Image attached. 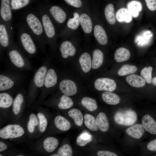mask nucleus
Listing matches in <instances>:
<instances>
[{
  "mask_svg": "<svg viewBox=\"0 0 156 156\" xmlns=\"http://www.w3.org/2000/svg\"><path fill=\"white\" fill-rule=\"evenodd\" d=\"M137 115L134 111L131 109L117 112L114 116L115 121L117 124L124 126H130L136 121Z\"/></svg>",
  "mask_w": 156,
  "mask_h": 156,
  "instance_id": "nucleus-1",
  "label": "nucleus"
},
{
  "mask_svg": "<svg viewBox=\"0 0 156 156\" xmlns=\"http://www.w3.org/2000/svg\"><path fill=\"white\" fill-rule=\"evenodd\" d=\"M58 144V140L52 137L47 138L44 140L43 143L44 149L48 153L53 152L57 147Z\"/></svg>",
  "mask_w": 156,
  "mask_h": 156,
  "instance_id": "nucleus-26",
  "label": "nucleus"
},
{
  "mask_svg": "<svg viewBox=\"0 0 156 156\" xmlns=\"http://www.w3.org/2000/svg\"><path fill=\"white\" fill-rule=\"evenodd\" d=\"M80 23L84 32L87 34L91 32L92 25L90 17L86 13H83L79 16Z\"/></svg>",
  "mask_w": 156,
  "mask_h": 156,
  "instance_id": "nucleus-16",
  "label": "nucleus"
},
{
  "mask_svg": "<svg viewBox=\"0 0 156 156\" xmlns=\"http://www.w3.org/2000/svg\"><path fill=\"white\" fill-rule=\"evenodd\" d=\"M12 97L8 94L2 92L0 93V107L6 108L10 107L12 104Z\"/></svg>",
  "mask_w": 156,
  "mask_h": 156,
  "instance_id": "nucleus-32",
  "label": "nucleus"
},
{
  "mask_svg": "<svg viewBox=\"0 0 156 156\" xmlns=\"http://www.w3.org/2000/svg\"><path fill=\"white\" fill-rule=\"evenodd\" d=\"M148 149L151 151H156V139L149 142L147 145Z\"/></svg>",
  "mask_w": 156,
  "mask_h": 156,
  "instance_id": "nucleus-48",
  "label": "nucleus"
},
{
  "mask_svg": "<svg viewBox=\"0 0 156 156\" xmlns=\"http://www.w3.org/2000/svg\"><path fill=\"white\" fill-rule=\"evenodd\" d=\"M14 82L9 77L4 75H0V91H3L11 88L14 85Z\"/></svg>",
  "mask_w": 156,
  "mask_h": 156,
  "instance_id": "nucleus-34",
  "label": "nucleus"
},
{
  "mask_svg": "<svg viewBox=\"0 0 156 156\" xmlns=\"http://www.w3.org/2000/svg\"><path fill=\"white\" fill-rule=\"evenodd\" d=\"M95 88L99 91L112 92L116 89V84L113 80L107 78H100L96 80L94 83Z\"/></svg>",
  "mask_w": 156,
  "mask_h": 156,
  "instance_id": "nucleus-3",
  "label": "nucleus"
},
{
  "mask_svg": "<svg viewBox=\"0 0 156 156\" xmlns=\"http://www.w3.org/2000/svg\"><path fill=\"white\" fill-rule=\"evenodd\" d=\"M20 40L25 50L30 54L34 53L36 50L35 45L30 35L23 33L20 36Z\"/></svg>",
  "mask_w": 156,
  "mask_h": 156,
  "instance_id": "nucleus-6",
  "label": "nucleus"
},
{
  "mask_svg": "<svg viewBox=\"0 0 156 156\" xmlns=\"http://www.w3.org/2000/svg\"><path fill=\"white\" fill-rule=\"evenodd\" d=\"M142 125L145 130L152 134H156V122L149 115L144 116L142 119Z\"/></svg>",
  "mask_w": 156,
  "mask_h": 156,
  "instance_id": "nucleus-9",
  "label": "nucleus"
},
{
  "mask_svg": "<svg viewBox=\"0 0 156 156\" xmlns=\"http://www.w3.org/2000/svg\"><path fill=\"white\" fill-rule=\"evenodd\" d=\"M92 135L88 132L84 131L77 137L76 142L78 145L83 146L92 141Z\"/></svg>",
  "mask_w": 156,
  "mask_h": 156,
  "instance_id": "nucleus-31",
  "label": "nucleus"
},
{
  "mask_svg": "<svg viewBox=\"0 0 156 156\" xmlns=\"http://www.w3.org/2000/svg\"><path fill=\"white\" fill-rule=\"evenodd\" d=\"M59 88L64 94L68 96L74 95L77 91V87L75 83L69 79H64L59 84Z\"/></svg>",
  "mask_w": 156,
  "mask_h": 156,
  "instance_id": "nucleus-5",
  "label": "nucleus"
},
{
  "mask_svg": "<svg viewBox=\"0 0 156 156\" xmlns=\"http://www.w3.org/2000/svg\"><path fill=\"white\" fill-rule=\"evenodd\" d=\"M57 153L59 156H71L73 150L69 145L65 144L58 149Z\"/></svg>",
  "mask_w": 156,
  "mask_h": 156,
  "instance_id": "nucleus-41",
  "label": "nucleus"
},
{
  "mask_svg": "<svg viewBox=\"0 0 156 156\" xmlns=\"http://www.w3.org/2000/svg\"><path fill=\"white\" fill-rule=\"evenodd\" d=\"M103 60V54L102 51L98 49H94L93 52L92 67L93 69H96L102 65Z\"/></svg>",
  "mask_w": 156,
  "mask_h": 156,
  "instance_id": "nucleus-25",
  "label": "nucleus"
},
{
  "mask_svg": "<svg viewBox=\"0 0 156 156\" xmlns=\"http://www.w3.org/2000/svg\"><path fill=\"white\" fill-rule=\"evenodd\" d=\"M38 125V122L36 116L34 114H31L29 116L27 126L29 131L30 133H33L35 127L37 126Z\"/></svg>",
  "mask_w": 156,
  "mask_h": 156,
  "instance_id": "nucleus-43",
  "label": "nucleus"
},
{
  "mask_svg": "<svg viewBox=\"0 0 156 156\" xmlns=\"http://www.w3.org/2000/svg\"><path fill=\"white\" fill-rule=\"evenodd\" d=\"M102 97L104 102L110 105H117L120 101V98L118 95L110 92H103L102 95Z\"/></svg>",
  "mask_w": 156,
  "mask_h": 156,
  "instance_id": "nucleus-23",
  "label": "nucleus"
},
{
  "mask_svg": "<svg viewBox=\"0 0 156 156\" xmlns=\"http://www.w3.org/2000/svg\"><path fill=\"white\" fill-rule=\"evenodd\" d=\"M51 156H59V155L57 153H54L52 154Z\"/></svg>",
  "mask_w": 156,
  "mask_h": 156,
  "instance_id": "nucleus-51",
  "label": "nucleus"
},
{
  "mask_svg": "<svg viewBox=\"0 0 156 156\" xmlns=\"http://www.w3.org/2000/svg\"><path fill=\"white\" fill-rule=\"evenodd\" d=\"M137 67L133 65L125 64L122 66L118 72V75L120 76L132 74L137 70Z\"/></svg>",
  "mask_w": 156,
  "mask_h": 156,
  "instance_id": "nucleus-35",
  "label": "nucleus"
},
{
  "mask_svg": "<svg viewBox=\"0 0 156 156\" xmlns=\"http://www.w3.org/2000/svg\"><path fill=\"white\" fill-rule=\"evenodd\" d=\"M73 104V102L72 99L68 96L64 94L61 96L58 106L60 109H65L70 108Z\"/></svg>",
  "mask_w": 156,
  "mask_h": 156,
  "instance_id": "nucleus-36",
  "label": "nucleus"
},
{
  "mask_svg": "<svg viewBox=\"0 0 156 156\" xmlns=\"http://www.w3.org/2000/svg\"><path fill=\"white\" fill-rule=\"evenodd\" d=\"M84 123L88 129L92 131H96L98 130L96 119L94 116L86 114L84 116Z\"/></svg>",
  "mask_w": 156,
  "mask_h": 156,
  "instance_id": "nucleus-30",
  "label": "nucleus"
},
{
  "mask_svg": "<svg viewBox=\"0 0 156 156\" xmlns=\"http://www.w3.org/2000/svg\"><path fill=\"white\" fill-rule=\"evenodd\" d=\"M23 101V97L21 94H18L12 103V110L15 115L18 114L20 112L21 106Z\"/></svg>",
  "mask_w": 156,
  "mask_h": 156,
  "instance_id": "nucleus-37",
  "label": "nucleus"
},
{
  "mask_svg": "<svg viewBox=\"0 0 156 156\" xmlns=\"http://www.w3.org/2000/svg\"><path fill=\"white\" fill-rule=\"evenodd\" d=\"M68 114L73 120L76 125L78 126L82 125L83 117L80 110L77 108L72 109L68 112Z\"/></svg>",
  "mask_w": 156,
  "mask_h": 156,
  "instance_id": "nucleus-28",
  "label": "nucleus"
},
{
  "mask_svg": "<svg viewBox=\"0 0 156 156\" xmlns=\"http://www.w3.org/2000/svg\"><path fill=\"white\" fill-rule=\"evenodd\" d=\"M96 119L99 129L103 132L107 131L109 128V123L105 114L103 112H100L97 115Z\"/></svg>",
  "mask_w": 156,
  "mask_h": 156,
  "instance_id": "nucleus-19",
  "label": "nucleus"
},
{
  "mask_svg": "<svg viewBox=\"0 0 156 156\" xmlns=\"http://www.w3.org/2000/svg\"><path fill=\"white\" fill-rule=\"evenodd\" d=\"M82 105L90 111H93L97 108L96 101L92 98L87 97H83L81 100Z\"/></svg>",
  "mask_w": 156,
  "mask_h": 156,
  "instance_id": "nucleus-33",
  "label": "nucleus"
},
{
  "mask_svg": "<svg viewBox=\"0 0 156 156\" xmlns=\"http://www.w3.org/2000/svg\"><path fill=\"white\" fill-rule=\"evenodd\" d=\"M73 16V18L69 19L67 23V26L71 29L76 30L79 25V16L77 12L74 13Z\"/></svg>",
  "mask_w": 156,
  "mask_h": 156,
  "instance_id": "nucleus-39",
  "label": "nucleus"
},
{
  "mask_svg": "<svg viewBox=\"0 0 156 156\" xmlns=\"http://www.w3.org/2000/svg\"><path fill=\"white\" fill-rule=\"evenodd\" d=\"M0 43L3 47L8 46L9 40L8 33L5 25L1 24L0 25Z\"/></svg>",
  "mask_w": 156,
  "mask_h": 156,
  "instance_id": "nucleus-38",
  "label": "nucleus"
},
{
  "mask_svg": "<svg viewBox=\"0 0 156 156\" xmlns=\"http://www.w3.org/2000/svg\"><path fill=\"white\" fill-rule=\"evenodd\" d=\"M68 5L76 8L80 7L82 5L81 0H64Z\"/></svg>",
  "mask_w": 156,
  "mask_h": 156,
  "instance_id": "nucleus-45",
  "label": "nucleus"
},
{
  "mask_svg": "<svg viewBox=\"0 0 156 156\" xmlns=\"http://www.w3.org/2000/svg\"><path fill=\"white\" fill-rule=\"evenodd\" d=\"M25 133L23 128L18 124L9 125L0 130V137L4 139L16 138L22 136Z\"/></svg>",
  "mask_w": 156,
  "mask_h": 156,
  "instance_id": "nucleus-2",
  "label": "nucleus"
},
{
  "mask_svg": "<svg viewBox=\"0 0 156 156\" xmlns=\"http://www.w3.org/2000/svg\"><path fill=\"white\" fill-rule=\"evenodd\" d=\"M152 82L155 86H156V77L152 79Z\"/></svg>",
  "mask_w": 156,
  "mask_h": 156,
  "instance_id": "nucleus-50",
  "label": "nucleus"
},
{
  "mask_svg": "<svg viewBox=\"0 0 156 156\" xmlns=\"http://www.w3.org/2000/svg\"><path fill=\"white\" fill-rule=\"evenodd\" d=\"M116 17L117 21L120 22L125 21L127 23L130 22L132 19V15L127 9L122 8L116 12Z\"/></svg>",
  "mask_w": 156,
  "mask_h": 156,
  "instance_id": "nucleus-22",
  "label": "nucleus"
},
{
  "mask_svg": "<svg viewBox=\"0 0 156 156\" xmlns=\"http://www.w3.org/2000/svg\"><path fill=\"white\" fill-rule=\"evenodd\" d=\"M79 61L81 69L85 73L89 71L92 66L91 57L87 53H83L80 56Z\"/></svg>",
  "mask_w": 156,
  "mask_h": 156,
  "instance_id": "nucleus-17",
  "label": "nucleus"
},
{
  "mask_svg": "<svg viewBox=\"0 0 156 156\" xmlns=\"http://www.w3.org/2000/svg\"><path fill=\"white\" fill-rule=\"evenodd\" d=\"M94 36L101 44L105 45L107 42V37L104 28L101 25H96L94 28Z\"/></svg>",
  "mask_w": 156,
  "mask_h": 156,
  "instance_id": "nucleus-13",
  "label": "nucleus"
},
{
  "mask_svg": "<svg viewBox=\"0 0 156 156\" xmlns=\"http://www.w3.org/2000/svg\"><path fill=\"white\" fill-rule=\"evenodd\" d=\"M37 115L39 120V130L41 132L43 133L45 131L47 127V120L42 113L39 112Z\"/></svg>",
  "mask_w": 156,
  "mask_h": 156,
  "instance_id": "nucleus-44",
  "label": "nucleus"
},
{
  "mask_svg": "<svg viewBox=\"0 0 156 156\" xmlns=\"http://www.w3.org/2000/svg\"><path fill=\"white\" fill-rule=\"evenodd\" d=\"M47 68L44 66L40 68L36 73L34 77V82L38 87H42L44 85Z\"/></svg>",
  "mask_w": 156,
  "mask_h": 156,
  "instance_id": "nucleus-11",
  "label": "nucleus"
},
{
  "mask_svg": "<svg viewBox=\"0 0 156 156\" xmlns=\"http://www.w3.org/2000/svg\"><path fill=\"white\" fill-rule=\"evenodd\" d=\"M9 56L10 61L15 66L18 68L23 67L25 65L24 60L18 51L15 50L11 51Z\"/></svg>",
  "mask_w": 156,
  "mask_h": 156,
  "instance_id": "nucleus-18",
  "label": "nucleus"
},
{
  "mask_svg": "<svg viewBox=\"0 0 156 156\" xmlns=\"http://www.w3.org/2000/svg\"><path fill=\"white\" fill-rule=\"evenodd\" d=\"M142 5L139 1L133 0L129 2L127 4V9L129 11L132 16L136 17L142 9Z\"/></svg>",
  "mask_w": 156,
  "mask_h": 156,
  "instance_id": "nucleus-27",
  "label": "nucleus"
},
{
  "mask_svg": "<svg viewBox=\"0 0 156 156\" xmlns=\"http://www.w3.org/2000/svg\"><path fill=\"white\" fill-rule=\"evenodd\" d=\"M7 148V145L4 142H0V152H2L5 150Z\"/></svg>",
  "mask_w": 156,
  "mask_h": 156,
  "instance_id": "nucleus-49",
  "label": "nucleus"
},
{
  "mask_svg": "<svg viewBox=\"0 0 156 156\" xmlns=\"http://www.w3.org/2000/svg\"><path fill=\"white\" fill-rule=\"evenodd\" d=\"M26 20L28 25L34 34L40 36L42 34V24L35 15L32 14H29L26 17Z\"/></svg>",
  "mask_w": 156,
  "mask_h": 156,
  "instance_id": "nucleus-4",
  "label": "nucleus"
},
{
  "mask_svg": "<svg viewBox=\"0 0 156 156\" xmlns=\"http://www.w3.org/2000/svg\"><path fill=\"white\" fill-rule=\"evenodd\" d=\"M147 8L150 10L154 11L156 10V0H144Z\"/></svg>",
  "mask_w": 156,
  "mask_h": 156,
  "instance_id": "nucleus-46",
  "label": "nucleus"
},
{
  "mask_svg": "<svg viewBox=\"0 0 156 156\" xmlns=\"http://www.w3.org/2000/svg\"><path fill=\"white\" fill-rule=\"evenodd\" d=\"M126 132L130 136L135 139H139L143 135L144 130L142 125L137 124L128 128Z\"/></svg>",
  "mask_w": 156,
  "mask_h": 156,
  "instance_id": "nucleus-10",
  "label": "nucleus"
},
{
  "mask_svg": "<svg viewBox=\"0 0 156 156\" xmlns=\"http://www.w3.org/2000/svg\"><path fill=\"white\" fill-rule=\"evenodd\" d=\"M29 0H11L12 9L17 10L26 6L29 3Z\"/></svg>",
  "mask_w": 156,
  "mask_h": 156,
  "instance_id": "nucleus-42",
  "label": "nucleus"
},
{
  "mask_svg": "<svg viewBox=\"0 0 156 156\" xmlns=\"http://www.w3.org/2000/svg\"><path fill=\"white\" fill-rule=\"evenodd\" d=\"M0 14L5 21L10 20L12 17V12L10 5V0H1Z\"/></svg>",
  "mask_w": 156,
  "mask_h": 156,
  "instance_id": "nucleus-12",
  "label": "nucleus"
},
{
  "mask_svg": "<svg viewBox=\"0 0 156 156\" xmlns=\"http://www.w3.org/2000/svg\"><path fill=\"white\" fill-rule=\"evenodd\" d=\"M104 14L108 22L110 24H114L116 22L114 5L109 3L105 7L104 10Z\"/></svg>",
  "mask_w": 156,
  "mask_h": 156,
  "instance_id": "nucleus-29",
  "label": "nucleus"
},
{
  "mask_svg": "<svg viewBox=\"0 0 156 156\" xmlns=\"http://www.w3.org/2000/svg\"><path fill=\"white\" fill-rule=\"evenodd\" d=\"M152 70L153 68L152 66L145 67L141 70L140 73L141 77L147 83L149 84L151 83L152 82Z\"/></svg>",
  "mask_w": 156,
  "mask_h": 156,
  "instance_id": "nucleus-40",
  "label": "nucleus"
},
{
  "mask_svg": "<svg viewBox=\"0 0 156 156\" xmlns=\"http://www.w3.org/2000/svg\"><path fill=\"white\" fill-rule=\"evenodd\" d=\"M57 77L54 70L49 69L47 73L44 85L46 88H49L54 86L57 83Z\"/></svg>",
  "mask_w": 156,
  "mask_h": 156,
  "instance_id": "nucleus-20",
  "label": "nucleus"
},
{
  "mask_svg": "<svg viewBox=\"0 0 156 156\" xmlns=\"http://www.w3.org/2000/svg\"><path fill=\"white\" fill-rule=\"evenodd\" d=\"M130 53L127 49L120 47L115 51L114 58L115 60L118 62H121L127 60L130 58Z\"/></svg>",
  "mask_w": 156,
  "mask_h": 156,
  "instance_id": "nucleus-21",
  "label": "nucleus"
},
{
  "mask_svg": "<svg viewBox=\"0 0 156 156\" xmlns=\"http://www.w3.org/2000/svg\"><path fill=\"white\" fill-rule=\"evenodd\" d=\"M24 155H18V156H23Z\"/></svg>",
  "mask_w": 156,
  "mask_h": 156,
  "instance_id": "nucleus-52",
  "label": "nucleus"
},
{
  "mask_svg": "<svg viewBox=\"0 0 156 156\" xmlns=\"http://www.w3.org/2000/svg\"><path fill=\"white\" fill-rule=\"evenodd\" d=\"M0 156H2V155H1L0 154Z\"/></svg>",
  "mask_w": 156,
  "mask_h": 156,
  "instance_id": "nucleus-53",
  "label": "nucleus"
},
{
  "mask_svg": "<svg viewBox=\"0 0 156 156\" xmlns=\"http://www.w3.org/2000/svg\"><path fill=\"white\" fill-rule=\"evenodd\" d=\"M42 22L46 36L49 38H53L55 34V28L49 16L46 14L42 16Z\"/></svg>",
  "mask_w": 156,
  "mask_h": 156,
  "instance_id": "nucleus-7",
  "label": "nucleus"
},
{
  "mask_svg": "<svg viewBox=\"0 0 156 156\" xmlns=\"http://www.w3.org/2000/svg\"><path fill=\"white\" fill-rule=\"evenodd\" d=\"M155 156H156V155H155Z\"/></svg>",
  "mask_w": 156,
  "mask_h": 156,
  "instance_id": "nucleus-54",
  "label": "nucleus"
},
{
  "mask_svg": "<svg viewBox=\"0 0 156 156\" xmlns=\"http://www.w3.org/2000/svg\"><path fill=\"white\" fill-rule=\"evenodd\" d=\"M97 154L99 156H117L118 155L112 152L106 151H100L98 152Z\"/></svg>",
  "mask_w": 156,
  "mask_h": 156,
  "instance_id": "nucleus-47",
  "label": "nucleus"
},
{
  "mask_svg": "<svg viewBox=\"0 0 156 156\" xmlns=\"http://www.w3.org/2000/svg\"><path fill=\"white\" fill-rule=\"evenodd\" d=\"M49 11L57 22L61 23L65 21L66 17V14L60 7L57 6H53L50 8Z\"/></svg>",
  "mask_w": 156,
  "mask_h": 156,
  "instance_id": "nucleus-14",
  "label": "nucleus"
},
{
  "mask_svg": "<svg viewBox=\"0 0 156 156\" xmlns=\"http://www.w3.org/2000/svg\"><path fill=\"white\" fill-rule=\"evenodd\" d=\"M54 122L56 127L62 131L68 130L71 127L70 122L65 118L61 116H57L55 118Z\"/></svg>",
  "mask_w": 156,
  "mask_h": 156,
  "instance_id": "nucleus-24",
  "label": "nucleus"
},
{
  "mask_svg": "<svg viewBox=\"0 0 156 156\" xmlns=\"http://www.w3.org/2000/svg\"><path fill=\"white\" fill-rule=\"evenodd\" d=\"M60 50L61 52L62 57L66 58L68 56H74L76 52V49L69 41L66 40L63 42L60 48Z\"/></svg>",
  "mask_w": 156,
  "mask_h": 156,
  "instance_id": "nucleus-8",
  "label": "nucleus"
},
{
  "mask_svg": "<svg viewBox=\"0 0 156 156\" xmlns=\"http://www.w3.org/2000/svg\"><path fill=\"white\" fill-rule=\"evenodd\" d=\"M127 82L132 87L141 88L144 86L146 81L142 77L138 75L133 74L127 76L126 79Z\"/></svg>",
  "mask_w": 156,
  "mask_h": 156,
  "instance_id": "nucleus-15",
  "label": "nucleus"
}]
</instances>
